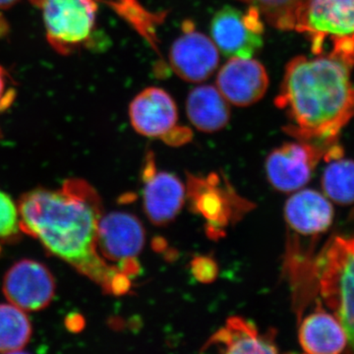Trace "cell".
Instances as JSON below:
<instances>
[{"label": "cell", "mask_w": 354, "mask_h": 354, "mask_svg": "<svg viewBox=\"0 0 354 354\" xmlns=\"http://www.w3.org/2000/svg\"><path fill=\"white\" fill-rule=\"evenodd\" d=\"M324 302L339 321L354 351V236H337L315 263Z\"/></svg>", "instance_id": "3957f363"}, {"label": "cell", "mask_w": 354, "mask_h": 354, "mask_svg": "<svg viewBox=\"0 0 354 354\" xmlns=\"http://www.w3.org/2000/svg\"><path fill=\"white\" fill-rule=\"evenodd\" d=\"M3 292L9 304L26 312L39 311L46 308L55 297V281L41 263L22 260L7 272Z\"/></svg>", "instance_id": "30bf717a"}, {"label": "cell", "mask_w": 354, "mask_h": 354, "mask_svg": "<svg viewBox=\"0 0 354 354\" xmlns=\"http://www.w3.org/2000/svg\"><path fill=\"white\" fill-rule=\"evenodd\" d=\"M19 0H0V10L11 8L15 6Z\"/></svg>", "instance_id": "d4e9b609"}, {"label": "cell", "mask_w": 354, "mask_h": 354, "mask_svg": "<svg viewBox=\"0 0 354 354\" xmlns=\"http://www.w3.org/2000/svg\"><path fill=\"white\" fill-rule=\"evenodd\" d=\"M334 216L332 203L318 191H295L286 203V225L291 232L301 236H318L327 232Z\"/></svg>", "instance_id": "5bb4252c"}, {"label": "cell", "mask_w": 354, "mask_h": 354, "mask_svg": "<svg viewBox=\"0 0 354 354\" xmlns=\"http://www.w3.org/2000/svg\"><path fill=\"white\" fill-rule=\"evenodd\" d=\"M211 34L216 48L228 57L252 58L263 46L264 24L255 7L241 12L225 6L214 16Z\"/></svg>", "instance_id": "ba28073f"}, {"label": "cell", "mask_w": 354, "mask_h": 354, "mask_svg": "<svg viewBox=\"0 0 354 354\" xmlns=\"http://www.w3.org/2000/svg\"><path fill=\"white\" fill-rule=\"evenodd\" d=\"M255 7L268 24L281 31L300 32L308 0H241Z\"/></svg>", "instance_id": "d6986e66"}, {"label": "cell", "mask_w": 354, "mask_h": 354, "mask_svg": "<svg viewBox=\"0 0 354 354\" xmlns=\"http://www.w3.org/2000/svg\"><path fill=\"white\" fill-rule=\"evenodd\" d=\"M216 85L230 104L248 106L264 97L269 88V76L258 60L232 57L218 72Z\"/></svg>", "instance_id": "4fadbf2b"}, {"label": "cell", "mask_w": 354, "mask_h": 354, "mask_svg": "<svg viewBox=\"0 0 354 354\" xmlns=\"http://www.w3.org/2000/svg\"><path fill=\"white\" fill-rule=\"evenodd\" d=\"M322 188L328 199L342 206L354 203V160L337 158L328 160Z\"/></svg>", "instance_id": "44dd1931"}, {"label": "cell", "mask_w": 354, "mask_h": 354, "mask_svg": "<svg viewBox=\"0 0 354 354\" xmlns=\"http://www.w3.org/2000/svg\"><path fill=\"white\" fill-rule=\"evenodd\" d=\"M41 10L46 38L55 51L68 55L87 46L95 31L99 0H30Z\"/></svg>", "instance_id": "5b68a950"}, {"label": "cell", "mask_w": 354, "mask_h": 354, "mask_svg": "<svg viewBox=\"0 0 354 354\" xmlns=\"http://www.w3.org/2000/svg\"><path fill=\"white\" fill-rule=\"evenodd\" d=\"M216 176H209L208 179L190 176L188 196L198 213L202 214L212 225L221 227L227 225L230 213H228V202L223 190L216 185Z\"/></svg>", "instance_id": "ac0fdd59"}, {"label": "cell", "mask_w": 354, "mask_h": 354, "mask_svg": "<svg viewBox=\"0 0 354 354\" xmlns=\"http://www.w3.org/2000/svg\"><path fill=\"white\" fill-rule=\"evenodd\" d=\"M298 339L302 349L310 354L341 353L348 346L342 324L320 304L300 324Z\"/></svg>", "instance_id": "2e32d148"}, {"label": "cell", "mask_w": 354, "mask_h": 354, "mask_svg": "<svg viewBox=\"0 0 354 354\" xmlns=\"http://www.w3.org/2000/svg\"><path fill=\"white\" fill-rule=\"evenodd\" d=\"M192 272L201 283H212L218 276V266L209 257H197L192 261Z\"/></svg>", "instance_id": "603a6c76"}, {"label": "cell", "mask_w": 354, "mask_h": 354, "mask_svg": "<svg viewBox=\"0 0 354 354\" xmlns=\"http://www.w3.org/2000/svg\"><path fill=\"white\" fill-rule=\"evenodd\" d=\"M301 34L311 43L314 55L326 53L354 67V0H308Z\"/></svg>", "instance_id": "277c9868"}, {"label": "cell", "mask_w": 354, "mask_h": 354, "mask_svg": "<svg viewBox=\"0 0 354 354\" xmlns=\"http://www.w3.org/2000/svg\"><path fill=\"white\" fill-rule=\"evenodd\" d=\"M325 153L323 149L304 142L283 144L270 153L266 160L269 183L281 192L301 189Z\"/></svg>", "instance_id": "9c48e42d"}, {"label": "cell", "mask_w": 354, "mask_h": 354, "mask_svg": "<svg viewBox=\"0 0 354 354\" xmlns=\"http://www.w3.org/2000/svg\"><path fill=\"white\" fill-rule=\"evenodd\" d=\"M144 209L156 225H165L178 215L185 201L186 190L180 179L167 171H157L152 153L143 171Z\"/></svg>", "instance_id": "7c38bea8"}, {"label": "cell", "mask_w": 354, "mask_h": 354, "mask_svg": "<svg viewBox=\"0 0 354 354\" xmlns=\"http://www.w3.org/2000/svg\"><path fill=\"white\" fill-rule=\"evenodd\" d=\"M20 227L50 253L114 295L127 293L129 277L109 264L97 249L102 205L83 181H68L60 190L37 189L19 205Z\"/></svg>", "instance_id": "6da1fadb"}, {"label": "cell", "mask_w": 354, "mask_h": 354, "mask_svg": "<svg viewBox=\"0 0 354 354\" xmlns=\"http://www.w3.org/2000/svg\"><path fill=\"white\" fill-rule=\"evenodd\" d=\"M274 335L261 334L254 324L241 317L234 316L218 332L212 335L203 346L223 353H277Z\"/></svg>", "instance_id": "9a60e30c"}, {"label": "cell", "mask_w": 354, "mask_h": 354, "mask_svg": "<svg viewBox=\"0 0 354 354\" xmlns=\"http://www.w3.org/2000/svg\"><path fill=\"white\" fill-rule=\"evenodd\" d=\"M20 230L19 208L12 198L0 190V239L13 236Z\"/></svg>", "instance_id": "7402d4cb"}, {"label": "cell", "mask_w": 354, "mask_h": 354, "mask_svg": "<svg viewBox=\"0 0 354 354\" xmlns=\"http://www.w3.org/2000/svg\"><path fill=\"white\" fill-rule=\"evenodd\" d=\"M183 35L172 44L169 62L174 73L188 82H202L218 67L220 57L215 43L191 23L184 25Z\"/></svg>", "instance_id": "8fae6325"}, {"label": "cell", "mask_w": 354, "mask_h": 354, "mask_svg": "<svg viewBox=\"0 0 354 354\" xmlns=\"http://www.w3.org/2000/svg\"><path fill=\"white\" fill-rule=\"evenodd\" d=\"M133 128L143 136L160 138L172 146L190 139L191 132L177 127V108L169 93L160 88H147L134 97L129 106Z\"/></svg>", "instance_id": "52a82bcc"}, {"label": "cell", "mask_w": 354, "mask_h": 354, "mask_svg": "<svg viewBox=\"0 0 354 354\" xmlns=\"http://www.w3.org/2000/svg\"><path fill=\"white\" fill-rule=\"evenodd\" d=\"M353 68L330 53L291 59L274 100L290 120L286 131L326 152L335 145L354 118Z\"/></svg>", "instance_id": "7a4b0ae2"}, {"label": "cell", "mask_w": 354, "mask_h": 354, "mask_svg": "<svg viewBox=\"0 0 354 354\" xmlns=\"http://www.w3.org/2000/svg\"><path fill=\"white\" fill-rule=\"evenodd\" d=\"M186 113L191 123L206 133L220 131L230 120V104L213 86L193 88L186 102Z\"/></svg>", "instance_id": "e0dca14e"}, {"label": "cell", "mask_w": 354, "mask_h": 354, "mask_svg": "<svg viewBox=\"0 0 354 354\" xmlns=\"http://www.w3.org/2000/svg\"><path fill=\"white\" fill-rule=\"evenodd\" d=\"M31 335L32 325L26 311L11 304H0V353L22 351Z\"/></svg>", "instance_id": "ffe728a7"}, {"label": "cell", "mask_w": 354, "mask_h": 354, "mask_svg": "<svg viewBox=\"0 0 354 354\" xmlns=\"http://www.w3.org/2000/svg\"><path fill=\"white\" fill-rule=\"evenodd\" d=\"M16 88L6 70L0 66V113L12 106L16 99Z\"/></svg>", "instance_id": "cb8c5ba5"}, {"label": "cell", "mask_w": 354, "mask_h": 354, "mask_svg": "<svg viewBox=\"0 0 354 354\" xmlns=\"http://www.w3.org/2000/svg\"><path fill=\"white\" fill-rule=\"evenodd\" d=\"M145 244V230L131 214L102 215L97 227V249L102 258L131 278L138 274L137 257Z\"/></svg>", "instance_id": "8992f818"}]
</instances>
